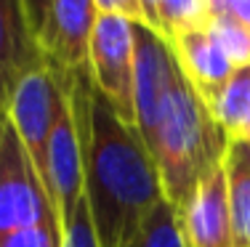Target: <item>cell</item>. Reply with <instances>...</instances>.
<instances>
[{"label": "cell", "instance_id": "obj_12", "mask_svg": "<svg viewBox=\"0 0 250 247\" xmlns=\"http://www.w3.org/2000/svg\"><path fill=\"white\" fill-rule=\"evenodd\" d=\"M224 165L234 247H250V144H226Z\"/></svg>", "mask_w": 250, "mask_h": 247}, {"label": "cell", "instance_id": "obj_8", "mask_svg": "<svg viewBox=\"0 0 250 247\" xmlns=\"http://www.w3.org/2000/svg\"><path fill=\"white\" fill-rule=\"evenodd\" d=\"M176 215L184 247H234L224 157L208 168Z\"/></svg>", "mask_w": 250, "mask_h": 247}, {"label": "cell", "instance_id": "obj_4", "mask_svg": "<svg viewBox=\"0 0 250 247\" xmlns=\"http://www.w3.org/2000/svg\"><path fill=\"white\" fill-rule=\"evenodd\" d=\"M35 51L62 77L85 72L96 24L93 0H21Z\"/></svg>", "mask_w": 250, "mask_h": 247}, {"label": "cell", "instance_id": "obj_6", "mask_svg": "<svg viewBox=\"0 0 250 247\" xmlns=\"http://www.w3.org/2000/svg\"><path fill=\"white\" fill-rule=\"evenodd\" d=\"M59 96H62V75H56L43 58H38L16 80L8 98V109H5V120L19 136L35 173L43 181V189H45V146H48Z\"/></svg>", "mask_w": 250, "mask_h": 247}, {"label": "cell", "instance_id": "obj_17", "mask_svg": "<svg viewBox=\"0 0 250 247\" xmlns=\"http://www.w3.org/2000/svg\"><path fill=\"white\" fill-rule=\"evenodd\" d=\"M62 247H99V242H96V231H93V223H91V215H88L85 199L77 205L72 221H69L67 228H64Z\"/></svg>", "mask_w": 250, "mask_h": 247}, {"label": "cell", "instance_id": "obj_11", "mask_svg": "<svg viewBox=\"0 0 250 247\" xmlns=\"http://www.w3.org/2000/svg\"><path fill=\"white\" fill-rule=\"evenodd\" d=\"M226 144H250V67L234 69L229 82L208 104Z\"/></svg>", "mask_w": 250, "mask_h": 247}, {"label": "cell", "instance_id": "obj_14", "mask_svg": "<svg viewBox=\"0 0 250 247\" xmlns=\"http://www.w3.org/2000/svg\"><path fill=\"white\" fill-rule=\"evenodd\" d=\"M123 247H184L176 208L163 197Z\"/></svg>", "mask_w": 250, "mask_h": 247}, {"label": "cell", "instance_id": "obj_7", "mask_svg": "<svg viewBox=\"0 0 250 247\" xmlns=\"http://www.w3.org/2000/svg\"><path fill=\"white\" fill-rule=\"evenodd\" d=\"M45 221H56V213L19 136L3 117L0 120V237Z\"/></svg>", "mask_w": 250, "mask_h": 247}, {"label": "cell", "instance_id": "obj_2", "mask_svg": "<svg viewBox=\"0 0 250 247\" xmlns=\"http://www.w3.org/2000/svg\"><path fill=\"white\" fill-rule=\"evenodd\" d=\"M157 170L163 197L178 210L197 181L226 152V138L202 98L178 75L154 114L136 128Z\"/></svg>", "mask_w": 250, "mask_h": 247}, {"label": "cell", "instance_id": "obj_10", "mask_svg": "<svg viewBox=\"0 0 250 247\" xmlns=\"http://www.w3.org/2000/svg\"><path fill=\"white\" fill-rule=\"evenodd\" d=\"M38 58L21 0H0V120L5 117L16 80Z\"/></svg>", "mask_w": 250, "mask_h": 247}, {"label": "cell", "instance_id": "obj_15", "mask_svg": "<svg viewBox=\"0 0 250 247\" xmlns=\"http://www.w3.org/2000/svg\"><path fill=\"white\" fill-rule=\"evenodd\" d=\"M208 29L218 40V45L229 56V61L234 64V69L250 67V32L237 19H231L226 14L218 0H210V21H208Z\"/></svg>", "mask_w": 250, "mask_h": 247}, {"label": "cell", "instance_id": "obj_13", "mask_svg": "<svg viewBox=\"0 0 250 247\" xmlns=\"http://www.w3.org/2000/svg\"><path fill=\"white\" fill-rule=\"evenodd\" d=\"M208 21H210V0H154L152 35L165 43L176 35L208 27Z\"/></svg>", "mask_w": 250, "mask_h": 247}, {"label": "cell", "instance_id": "obj_18", "mask_svg": "<svg viewBox=\"0 0 250 247\" xmlns=\"http://www.w3.org/2000/svg\"><path fill=\"white\" fill-rule=\"evenodd\" d=\"M218 3L231 19H237L250 32V0H218Z\"/></svg>", "mask_w": 250, "mask_h": 247}, {"label": "cell", "instance_id": "obj_16", "mask_svg": "<svg viewBox=\"0 0 250 247\" xmlns=\"http://www.w3.org/2000/svg\"><path fill=\"white\" fill-rule=\"evenodd\" d=\"M62 228L56 221H45L38 226L29 228H19L14 234L0 237V247H62Z\"/></svg>", "mask_w": 250, "mask_h": 247}, {"label": "cell", "instance_id": "obj_5", "mask_svg": "<svg viewBox=\"0 0 250 247\" xmlns=\"http://www.w3.org/2000/svg\"><path fill=\"white\" fill-rule=\"evenodd\" d=\"M96 3V0H93ZM88 80L109 109L136 128L133 112V24L125 16L101 11L96 5V24L88 45Z\"/></svg>", "mask_w": 250, "mask_h": 247}, {"label": "cell", "instance_id": "obj_9", "mask_svg": "<svg viewBox=\"0 0 250 247\" xmlns=\"http://www.w3.org/2000/svg\"><path fill=\"white\" fill-rule=\"evenodd\" d=\"M168 48L173 54L178 72L189 82L194 93L202 98V104H210L218 96V91L234 75V64L224 54L218 40L208 27L192 29V32L176 35L168 40Z\"/></svg>", "mask_w": 250, "mask_h": 247}, {"label": "cell", "instance_id": "obj_1", "mask_svg": "<svg viewBox=\"0 0 250 247\" xmlns=\"http://www.w3.org/2000/svg\"><path fill=\"white\" fill-rule=\"evenodd\" d=\"M83 191L99 247H123L163 199L144 141L109 109L93 85L85 114Z\"/></svg>", "mask_w": 250, "mask_h": 247}, {"label": "cell", "instance_id": "obj_3", "mask_svg": "<svg viewBox=\"0 0 250 247\" xmlns=\"http://www.w3.org/2000/svg\"><path fill=\"white\" fill-rule=\"evenodd\" d=\"M91 80L85 72L62 77V96L45 146V194L62 231L85 199V114Z\"/></svg>", "mask_w": 250, "mask_h": 247}]
</instances>
